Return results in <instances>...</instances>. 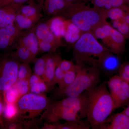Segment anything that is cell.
<instances>
[{
    "label": "cell",
    "mask_w": 129,
    "mask_h": 129,
    "mask_svg": "<svg viewBox=\"0 0 129 129\" xmlns=\"http://www.w3.org/2000/svg\"><path fill=\"white\" fill-rule=\"evenodd\" d=\"M86 94L64 98L60 101L52 100L39 119L50 123H56L60 120L67 122L78 121L86 117Z\"/></svg>",
    "instance_id": "obj_1"
},
{
    "label": "cell",
    "mask_w": 129,
    "mask_h": 129,
    "mask_svg": "<svg viewBox=\"0 0 129 129\" xmlns=\"http://www.w3.org/2000/svg\"><path fill=\"white\" fill-rule=\"evenodd\" d=\"M86 96V117L92 129H98L115 110L113 102L104 83L88 91Z\"/></svg>",
    "instance_id": "obj_2"
},
{
    "label": "cell",
    "mask_w": 129,
    "mask_h": 129,
    "mask_svg": "<svg viewBox=\"0 0 129 129\" xmlns=\"http://www.w3.org/2000/svg\"><path fill=\"white\" fill-rule=\"evenodd\" d=\"M107 13L79 0L71 3L60 15L69 19L82 32H91L97 25L107 21Z\"/></svg>",
    "instance_id": "obj_3"
},
{
    "label": "cell",
    "mask_w": 129,
    "mask_h": 129,
    "mask_svg": "<svg viewBox=\"0 0 129 129\" xmlns=\"http://www.w3.org/2000/svg\"><path fill=\"white\" fill-rule=\"evenodd\" d=\"M76 64L99 68L103 58L109 51L98 41L91 32H84L73 46Z\"/></svg>",
    "instance_id": "obj_4"
},
{
    "label": "cell",
    "mask_w": 129,
    "mask_h": 129,
    "mask_svg": "<svg viewBox=\"0 0 129 129\" xmlns=\"http://www.w3.org/2000/svg\"><path fill=\"white\" fill-rule=\"evenodd\" d=\"M101 70L97 67L81 66L74 80L64 90L56 92L60 96L76 97L95 88L101 81Z\"/></svg>",
    "instance_id": "obj_5"
},
{
    "label": "cell",
    "mask_w": 129,
    "mask_h": 129,
    "mask_svg": "<svg viewBox=\"0 0 129 129\" xmlns=\"http://www.w3.org/2000/svg\"><path fill=\"white\" fill-rule=\"evenodd\" d=\"M52 101L46 94L28 92L22 96L16 102L18 111L17 118L24 119H35L41 115Z\"/></svg>",
    "instance_id": "obj_6"
},
{
    "label": "cell",
    "mask_w": 129,
    "mask_h": 129,
    "mask_svg": "<svg viewBox=\"0 0 129 129\" xmlns=\"http://www.w3.org/2000/svg\"><path fill=\"white\" fill-rule=\"evenodd\" d=\"M20 63L11 52L0 56V91L3 92L11 88L18 79Z\"/></svg>",
    "instance_id": "obj_7"
},
{
    "label": "cell",
    "mask_w": 129,
    "mask_h": 129,
    "mask_svg": "<svg viewBox=\"0 0 129 129\" xmlns=\"http://www.w3.org/2000/svg\"><path fill=\"white\" fill-rule=\"evenodd\" d=\"M107 84L115 109L128 104L129 83L116 75L110 78Z\"/></svg>",
    "instance_id": "obj_8"
},
{
    "label": "cell",
    "mask_w": 129,
    "mask_h": 129,
    "mask_svg": "<svg viewBox=\"0 0 129 129\" xmlns=\"http://www.w3.org/2000/svg\"><path fill=\"white\" fill-rule=\"evenodd\" d=\"M22 32L14 24L0 28V50H7L16 46Z\"/></svg>",
    "instance_id": "obj_9"
},
{
    "label": "cell",
    "mask_w": 129,
    "mask_h": 129,
    "mask_svg": "<svg viewBox=\"0 0 129 129\" xmlns=\"http://www.w3.org/2000/svg\"><path fill=\"white\" fill-rule=\"evenodd\" d=\"M125 40L120 32L114 28L111 34L102 41L111 52L118 56L122 55L125 51Z\"/></svg>",
    "instance_id": "obj_10"
},
{
    "label": "cell",
    "mask_w": 129,
    "mask_h": 129,
    "mask_svg": "<svg viewBox=\"0 0 129 129\" xmlns=\"http://www.w3.org/2000/svg\"><path fill=\"white\" fill-rule=\"evenodd\" d=\"M98 129H129V117L123 112L111 114Z\"/></svg>",
    "instance_id": "obj_11"
},
{
    "label": "cell",
    "mask_w": 129,
    "mask_h": 129,
    "mask_svg": "<svg viewBox=\"0 0 129 129\" xmlns=\"http://www.w3.org/2000/svg\"><path fill=\"white\" fill-rule=\"evenodd\" d=\"M36 25L30 29L23 31L17 41L26 47L35 58L39 53V40L35 32Z\"/></svg>",
    "instance_id": "obj_12"
},
{
    "label": "cell",
    "mask_w": 129,
    "mask_h": 129,
    "mask_svg": "<svg viewBox=\"0 0 129 129\" xmlns=\"http://www.w3.org/2000/svg\"><path fill=\"white\" fill-rule=\"evenodd\" d=\"M62 59L61 56L53 53H48L46 63L45 70L43 79L50 89L52 88L53 81L56 69L58 64Z\"/></svg>",
    "instance_id": "obj_13"
},
{
    "label": "cell",
    "mask_w": 129,
    "mask_h": 129,
    "mask_svg": "<svg viewBox=\"0 0 129 129\" xmlns=\"http://www.w3.org/2000/svg\"><path fill=\"white\" fill-rule=\"evenodd\" d=\"M46 22L50 30L55 36L60 39L63 38L69 19L62 15H57Z\"/></svg>",
    "instance_id": "obj_14"
},
{
    "label": "cell",
    "mask_w": 129,
    "mask_h": 129,
    "mask_svg": "<svg viewBox=\"0 0 129 129\" xmlns=\"http://www.w3.org/2000/svg\"><path fill=\"white\" fill-rule=\"evenodd\" d=\"M70 4L65 0H47L43 4L42 9L48 16L60 15Z\"/></svg>",
    "instance_id": "obj_15"
},
{
    "label": "cell",
    "mask_w": 129,
    "mask_h": 129,
    "mask_svg": "<svg viewBox=\"0 0 129 129\" xmlns=\"http://www.w3.org/2000/svg\"><path fill=\"white\" fill-rule=\"evenodd\" d=\"M65 45L62 39L56 37L51 32L44 40L39 42V53H53L58 48Z\"/></svg>",
    "instance_id": "obj_16"
},
{
    "label": "cell",
    "mask_w": 129,
    "mask_h": 129,
    "mask_svg": "<svg viewBox=\"0 0 129 129\" xmlns=\"http://www.w3.org/2000/svg\"><path fill=\"white\" fill-rule=\"evenodd\" d=\"M27 3V5L24 4L21 6L19 8L18 12L39 22L43 17L42 13L43 10L42 6L35 0H32Z\"/></svg>",
    "instance_id": "obj_17"
},
{
    "label": "cell",
    "mask_w": 129,
    "mask_h": 129,
    "mask_svg": "<svg viewBox=\"0 0 129 129\" xmlns=\"http://www.w3.org/2000/svg\"><path fill=\"white\" fill-rule=\"evenodd\" d=\"M20 7L8 5L0 7V28L14 23L16 14Z\"/></svg>",
    "instance_id": "obj_18"
},
{
    "label": "cell",
    "mask_w": 129,
    "mask_h": 129,
    "mask_svg": "<svg viewBox=\"0 0 129 129\" xmlns=\"http://www.w3.org/2000/svg\"><path fill=\"white\" fill-rule=\"evenodd\" d=\"M118 55L111 52L110 51L106 53L99 64V68L108 73L114 72L118 70L120 64V60Z\"/></svg>",
    "instance_id": "obj_19"
},
{
    "label": "cell",
    "mask_w": 129,
    "mask_h": 129,
    "mask_svg": "<svg viewBox=\"0 0 129 129\" xmlns=\"http://www.w3.org/2000/svg\"><path fill=\"white\" fill-rule=\"evenodd\" d=\"M40 120L35 119H24L17 118L9 121H5V128L6 129H38L39 123Z\"/></svg>",
    "instance_id": "obj_20"
},
{
    "label": "cell",
    "mask_w": 129,
    "mask_h": 129,
    "mask_svg": "<svg viewBox=\"0 0 129 129\" xmlns=\"http://www.w3.org/2000/svg\"><path fill=\"white\" fill-rule=\"evenodd\" d=\"M30 85V92L39 94H46L50 89L43 79L32 74L29 80Z\"/></svg>",
    "instance_id": "obj_21"
},
{
    "label": "cell",
    "mask_w": 129,
    "mask_h": 129,
    "mask_svg": "<svg viewBox=\"0 0 129 129\" xmlns=\"http://www.w3.org/2000/svg\"><path fill=\"white\" fill-rule=\"evenodd\" d=\"M16 50L11 52L13 55L19 62L29 63L33 62L36 58L34 57L29 50L22 44L17 42Z\"/></svg>",
    "instance_id": "obj_22"
},
{
    "label": "cell",
    "mask_w": 129,
    "mask_h": 129,
    "mask_svg": "<svg viewBox=\"0 0 129 129\" xmlns=\"http://www.w3.org/2000/svg\"><path fill=\"white\" fill-rule=\"evenodd\" d=\"M84 33L69 20L63 38L73 47Z\"/></svg>",
    "instance_id": "obj_23"
},
{
    "label": "cell",
    "mask_w": 129,
    "mask_h": 129,
    "mask_svg": "<svg viewBox=\"0 0 129 129\" xmlns=\"http://www.w3.org/2000/svg\"><path fill=\"white\" fill-rule=\"evenodd\" d=\"M38 23L18 12L14 24L19 30L23 31L32 28Z\"/></svg>",
    "instance_id": "obj_24"
},
{
    "label": "cell",
    "mask_w": 129,
    "mask_h": 129,
    "mask_svg": "<svg viewBox=\"0 0 129 129\" xmlns=\"http://www.w3.org/2000/svg\"><path fill=\"white\" fill-rule=\"evenodd\" d=\"M113 28L112 25L106 21L95 27L91 32L97 39H100L102 40L111 34Z\"/></svg>",
    "instance_id": "obj_25"
},
{
    "label": "cell",
    "mask_w": 129,
    "mask_h": 129,
    "mask_svg": "<svg viewBox=\"0 0 129 129\" xmlns=\"http://www.w3.org/2000/svg\"><path fill=\"white\" fill-rule=\"evenodd\" d=\"M56 125V129H89L91 126L89 122L81 120L78 121L67 122L61 123L59 122L54 123Z\"/></svg>",
    "instance_id": "obj_26"
},
{
    "label": "cell",
    "mask_w": 129,
    "mask_h": 129,
    "mask_svg": "<svg viewBox=\"0 0 129 129\" xmlns=\"http://www.w3.org/2000/svg\"><path fill=\"white\" fill-rule=\"evenodd\" d=\"M18 111L16 103L5 102L3 111L4 122L12 120L17 118Z\"/></svg>",
    "instance_id": "obj_27"
},
{
    "label": "cell",
    "mask_w": 129,
    "mask_h": 129,
    "mask_svg": "<svg viewBox=\"0 0 129 129\" xmlns=\"http://www.w3.org/2000/svg\"><path fill=\"white\" fill-rule=\"evenodd\" d=\"M79 68V65H78V68L76 69L64 73L62 80L60 84L58 85V88L56 92H59L64 90L73 82L77 75Z\"/></svg>",
    "instance_id": "obj_28"
},
{
    "label": "cell",
    "mask_w": 129,
    "mask_h": 129,
    "mask_svg": "<svg viewBox=\"0 0 129 129\" xmlns=\"http://www.w3.org/2000/svg\"><path fill=\"white\" fill-rule=\"evenodd\" d=\"M128 12L129 6L122 7L112 8L107 11V17L113 21L123 18Z\"/></svg>",
    "instance_id": "obj_29"
},
{
    "label": "cell",
    "mask_w": 129,
    "mask_h": 129,
    "mask_svg": "<svg viewBox=\"0 0 129 129\" xmlns=\"http://www.w3.org/2000/svg\"><path fill=\"white\" fill-rule=\"evenodd\" d=\"M48 53L39 58H36L33 62H34V73L43 79L45 70L46 63Z\"/></svg>",
    "instance_id": "obj_30"
},
{
    "label": "cell",
    "mask_w": 129,
    "mask_h": 129,
    "mask_svg": "<svg viewBox=\"0 0 129 129\" xmlns=\"http://www.w3.org/2000/svg\"><path fill=\"white\" fill-rule=\"evenodd\" d=\"M5 102L16 103L21 97L19 92L13 85L7 90L3 92Z\"/></svg>",
    "instance_id": "obj_31"
},
{
    "label": "cell",
    "mask_w": 129,
    "mask_h": 129,
    "mask_svg": "<svg viewBox=\"0 0 129 129\" xmlns=\"http://www.w3.org/2000/svg\"><path fill=\"white\" fill-rule=\"evenodd\" d=\"M29 63H21L19 65L17 80H29L32 75Z\"/></svg>",
    "instance_id": "obj_32"
},
{
    "label": "cell",
    "mask_w": 129,
    "mask_h": 129,
    "mask_svg": "<svg viewBox=\"0 0 129 129\" xmlns=\"http://www.w3.org/2000/svg\"><path fill=\"white\" fill-rule=\"evenodd\" d=\"M36 34L39 42L44 39L50 32L47 22L38 23L36 27Z\"/></svg>",
    "instance_id": "obj_33"
},
{
    "label": "cell",
    "mask_w": 129,
    "mask_h": 129,
    "mask_svg": "<svg viewBox=\"0 0 129 129\" xmlns=\"http://www.w3.org/2000/svg\"><path fill=\"white\" fill-rule=\"evenodd\" d=\"M14 85L17 88L21 97L30 92L29 80H17Z\"/></svg>",
    "instance_id": "obj_34"
},
{
    "label": "cell",
    "mask_w": 129,
    "mask_h": 129,
    "mask_svg": "<svg viewBox=\"0 0 129 129\" xmlns=\"http://www.w3.org/2000/svg\"><path fill=\"white\" fill-rule=\"evenodd\" d=\"M58 65L64 73L76 69L78 67V64H74L72 61L62 59L61 60Z\"/></svg>",
    "instance_id": "obj_35"
},
{
    "label": "cell",
    "mask_w": 129,
    "mask_h": 129,
    "mask_svg": "<svg viewBox=\"0 0 129 129\" xmlns=\"http://www.w3.org/2000/svg\"><path fill=\"white\" fill-rule=\"evenodd\" d=\"M93 6L107 12L112 8L109 0H91Z\"/></svg>",
    "instance_id": "obj_36"
},
{
    "label": "cell",
    "mask_w": 129,
    "mask_h": 129,
    "mask_svg": "<svg viewBox=\"0 0 129 129\" xmlns=\"http://www.w3.org/2000/svg\"><path fill=\"white\" fill-rule=\"evenodd\" d=\"M119 75L123 79L129 83V62L121 64L118 70Z\"/></svg>",
    "instance_id": "obj_37"
},
{
    "label": "cell",
    "mask_w": 129,
    "mask_h": 129,
    "mask_svg": "<svg viewBox=\"0 0 129 129\" xmlns=\"http://www.w3.org/2000/svg\"><path fill=\"white\" fill-rule=\"evenodd\" d=\"M32 0H0V7L8 5L20 7Z\"/></svg>",
    "instance_id": "obj_38"
},
{
    "label": "cell",
    "mask_w": 129,
    "mask_h": 129,
    "mask_svg": "<svg viewBox=\"0 0 129 129\" xmlns=\"http://www.w3.org/2000/svg\"><path fill=\"white\" fill-rule=\"evenodd\" d=\"M64 73V72L60 69L59 66L57 65L56 69L54 78L52 84V88L56 84H58V85L60 84L62 80Z\"/></svg>",
    "instance_id": "obj_39"
},
{
    "label": "cell",
    "mask_w": 129,
    "mask_h": 129,
    "mask_svg": "<svg viewBox=\"0 0 129 129\" xmlns=\"http://www.w3.org/2000/svg\"><path fill=\"white\" fill-rule=\"evenodd\" d=\"M5 104V101L3 93L0 91V128L1 129H4L5 128L3 118V111Z\"/></svg>",
    "instance_id": "obj_40"
},
{
    "label": "cell",
    "mask_w": 129,
    "mask_h": 129,
    "mask_svg": "<svg viewBox=\"0 0 129 129\" xmlns=\"http://www.w3.org/2000/svg\"><path fill=\"white\" fill-rule=\"evenodd\" d=\"M117 30L120 32L125 39L129 38V25L124 22L117 29Z\"/></svg>",
    "instance_id": "obj_41"
},
{
    "label": "cell",
    "mask_w": 129,
    "mask_h": 129,
    "mask_svg": "<svg viewBox=\"0 0 129 129\" xmlns=\"http://www.w3.org/2000/svg\"><path fill=\"white\" fill-rule=\"evenodd\" d=\"M112 8L122 7L129 6L125 0H109Z\"/></svg>",
    "instance_id": "obj_42"
},
{
    "label": "cell",
    "mask_w": 129,
    "mask_h": 129,
    "mask_svg": "<svg viewBox=\"0 0 129 129\" xmlns=\"http://www.w3.org/2000/svg\"><path fill=\"white\" fill-rule=\"evenodd\" d=\"M41 129H56V125L54 123L45 122Z\"/></svg>",
    "instance_id": "obj_43"
},
{
    "label": "cell",
    "mask_w": 129,
    "mask_h": 129,
    "mask_svg": "<svg viewBox=\"0 0 129 129\" xmlns=\"http://www.w3.org/2000/svg\"><path fill=\"white\" fill-rule=\"evenodd\" d=\"M123 19L124 22L129 25V12L125 14L123 18Z\"/></svg>",
    "instance_id": "obj_44"
},
{
    "label": "cell",
    "mask_w": 129,
    "mask_h": 129,
    "mask_svg": "<svg viewBox=\"0 0 129 129\" xmlns=\"http://www.w3.org/2000/svg\"><path fill=\"white\" fill-rule=\"evenodd\" d=\"M122 112L124 113L125 114L128 115L129 117V103L128 104L127 107L124 109L123 111Z\"/></svg>",
    "instance_id": "obj_45"
},
{
    "label": "cell",
    "mask_w": 129,
    "mask_h": 129,
    "mask_svg": "<svg viewBox=\"0 0 129 129\" xmlns=\"http://www.w3.org/2000/svg\"><path fill=\"white\" fill-rule=\"evenodd\" d=\"M35 1H36L37 3H38L40 5H41L42 7V6H43L44 2L46 1H47V0H35Z\"/></svg>",
    "instance_id": "obj_46"
}]
</instances>
